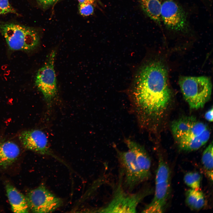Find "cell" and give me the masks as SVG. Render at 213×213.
Wrapping results in <instances>:
<instances>
[{"mask_svg":"<svg viewBox=\"0 0 213 213\" xmlns=\"http://www.w3.org/2000/svg\"><path fill=\"white\" fill-rule=\"evenodd\" d=\"M169 83L167 67L161 59L150 61L140 69L129 92L138 124H148L166 109L171 97Z\"/></svg>","mask_w":213,"mask_h":213,"instance_id":"obj_1","label":"cell"},{"mask_svg":"<svg viewBox=\"0 0 213 213\" xmlns=\"http://www.w3.org/2000/svg\"><path fill=\"white\" fill-rule=\"evenodd\" d=\"M126 151L116 149L117 156L124 177V185L129 191L148 180L151 176V160L143 147L128 138L125 140Z\"/></svg>","mask_w":213,"mask_h":213,"instance_id":"obj_2","label":"cell"},{"mask_svg":"<svg viewBox=\"0 0 213 213\" xmlns=\"http://www.w3.org/2000/svg\"><path fill=\"white\" fill-rule=\"evenodd\" d=\"M179 84L184 99L192 109L203 107L211 98L212 86L208 77L181 76Z\"/></svg>","mask_w":213,"mask_h":213,"instance_id":"obj_3","label":"cell"},{"mask_svg":"<svg viewBox=\"0 0 213 213\" xmlns=\"http://www.w3.org/2000/svg\"><path fill=\"white\" fill-rule=\"evenodd\" d=\"M0 31L12 50L30 51L40 43L38 33L34 29L12 23L0 24Z\"/></svg>","mask_w":213,"mask_h":213,"instance_id":"obj_4","label":"cell"},{"mask_svg":"<svg viewBox=\"0 0 213 213\" xmlns=\"http://www.w3.org/2000/svg\"><path fill=\"white\" fill-rule=\"evenodd\" d=\"M155 177V191L151 202L143 210L144 213H161L164 210L170 188V172L166 161L159 159Z\"/></svg>","mask_w":213,"mask_h":213,"instance_id":"obj_5","label":"cell"},{"mask_svg":"<svg viewBox=\"0 0 213 213\" xmlns=\"http://www.w3.org/2000/svg\"><path fill=\"white\" fill-rule=\"evenodd\" d=\"M171 128L176 141L180 139H191L205 144L210 136L207 126L192 116L182 117L174 121Z\"/></svg>","mask_w":213,"mask_h":213,"instance_id":"obj_6","label":"cell"},{"mask_svg":"<svg viewBox=\"0 0 213 213\" xmlns=\"http://www.w3.org/2000/svg\"><path fill=\"white\" fill-rule=\"evenodd\" d=\"M56 55L54 50L48 54L44 64L37 72L35 78L36 85L49 106L56 97L57 92L54 67Z\"/></svg>","mask_w":213,"mask_h":213,"instance_id":"obj_7","label":"cell"},{"mask_svg":"<svg viewBox=\"0 0 213 213\" xmlns=\"http://www.w3.org/2000/svg\"><path fill=\"white\" fill-rule=\"evenodd\" d=\"M25 197L29 211L34 213L52 212L59 208L63 203L62 199L52 193L43 184L31 190Z\"/></svg>","mask_w":213,"mask_h":213,"instance_id":"obj_8","label":"cell"},{"mask_svg":"<svg viewBox=\"0 0 213 213\" xmlns=\"http://www.w3.org/2000/svg\"><path fill=\"white\" fill-rule=\"evenodd\" d=\"M119 184L114 193L112 199L106 206L94 210V212L107 213H135L138 204L147 194V192L141 191L129 194Z\"/></svg>","mask_w":213,"mask_h":213,"instance_id":"obj_9","label":"cell"},{"mask_svg":"<svg viewBox=\"0 0 213 213\" xmlns=\"http://www.w3.org/2000/svg\"><path fill=\"white\" fill-rule=\"evenodd\" d=\"M161 18L165 27L174 32L186 33L190 27L186 13L174 0H164L162 3Z\"/></svg>","mask_w":213,"mask_h":213,"instance_id":"obj_10","label":"cell"},{"mask_svg":"<svg viewBox=\"0 0 213 213\" xmlns=\"http://www.w3.org/2000/svg\"><path fill=\"white\" fill-rule=\"evenodd\" d=\"M18 138L22 145L26 149L60 160L50 149L47 136L42 130L39 129L24 130L19 134Z\"/></svg>","mask_w":213,"mask_h":213,"instance_id":"obj_11","label":"cell"},{"mask_svg":"<svg viewBox=\"0 0 213 213\" xmlns=\"http://www.w3.org/2000/svg\"><path fill=\"white\" fill-rule=\"evenodd\" d=\"M20 153L18 146L11 141L0 142V170L7 169L18 159Z\"/></svg>","mask_w":213,"mask_h":213,"instance_id":"obj_12","label":"cell"},{"mask_svg":"<svg viewBox=\"0 0 213 213\" xmlns=\"http://www.w3.org/2000/svg\"><path fill=\"white\" fill-rule=\"evenodd\" d=\"M5 188L12 211L17 213L29 212L25 196L9 182L6 183Z\"/></svg>","mask_w":213,"mask_h":213,"instance_id":"obj_13","label":"cell"},{"mask_svg":"<svg viewBox=\"0 0 213 213\" xmlns=\"http://www.w3.org/2000/svg\"><path fill=\"white\" fill-rule=\"evenodd\" d=\"M144 13L158 25L161 24L162 3L159 0H137Z\"/></svg>","mask_w":213,"mask_h":213,"instance_id":"obj_14","label":"cell"},{"mask_svg":"<svg viewBox=\"0 0 213 213\" xmlns=\"http://www.w3.org/2000/svg\"><path fill=\"white\" fill-rule=\"evenodd\" d=\"M185 201L187 205L195 210L202 209L205 204V199L203 192L199 189H190L185 193Z\"/></svg>","mask_w":213,"mask_h":213,"instance_id":"obj_15","label":"cell"},{"mask_svg":"<svg viewBox=\"0 0 213 213\" xmlns=\"http://www.w3.org/2000/svg\"><path fill=\"white\" fill-rule=\"evenodd\" d=\"M213 144L210 143L204 151L201 158V162L204 172L209 179L213 180Z\"/></svg>","mask_w":213,"mask_h":213,"instance_id":"obj_16","label":"cell"},{"mask_svg":"<svg viewBox=\"0 0 213 213\" xmlns=\"http://www.w3.org/2000/svg\"><path fill=\"white\" fill-rule=\"evenodd\" d=\"M201 175L197 172H191L186 173L184 177L185 184L191 189H199L201 180Z\"/></svg>","mask_w":213,"mask_h":213,"instance_id":"obj_17","label":"cell"},{"mask_svg":"<svg viewBox=\"0 0 213 213\" xmlns=\"http://www.w3.org/2000/svg\"><path fill=\"white\" fill-rule=\"evenodd\" d=\"M8 13L17 14L16 11L10 4L8 0H0V14Z\"/></svg>","mask_w":213,"mask_h":213,"instance_id":"obj_18","label":"cell"},{"mask_svg":"<svg viewBox=\"0 0 213 213\" xmlns=\"http://www.w3.org/2000/svg\"><path fill=\"white\" fill-rule=\"evenodd\" d=\"M79 10L80 14L84 16H88L94 12L93 5L88 3L79 4Z\"/></svg>","mask_w":213,"mask_h":213,"instance_id":"obj_19","label":"cell"},{"mask_svg":"<svg viewBox=\"0 0 213 213\" xmlns=\"http://www.w3.org/2000/svg\"><path fill=\"white\" fill-rule=\"evenodd\" d=\"M39 4L43 7L50 6L59 0H37Z\"/></svg>","mask_w":213,"mask_h":213,"instance_id":"obj_20","label":"cell"},{"mask_svg":"<svg viewBox=\"0 0 213 213\" xmlns=\"http://www.w3.org/2000/svg\"><path fill=\"white\" fill-rule=\"evenodd\" d=\"M213 108L210 109L205 114V119L208 121L212 122L213 121Z\"/></svg>","mask_w":213,"mask_h":213,"instance_id":"obj_21","label":"cell"},{"mask_svg":"<svg viewBox=\"0 0 213 213\" xmlns=\"http://www.w3.org/2000/svg\"><path fill=\"white\" fill-rule=\"evenodd\" d=\"M79 4L88 3L93 5L95 4V0H78Z\"/></svg>","mask_w":213,"mask_h":213,"instance_id":"obj_22","label":"cell"}]
</instances>
